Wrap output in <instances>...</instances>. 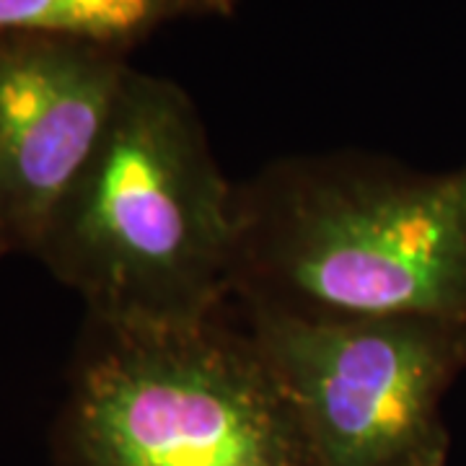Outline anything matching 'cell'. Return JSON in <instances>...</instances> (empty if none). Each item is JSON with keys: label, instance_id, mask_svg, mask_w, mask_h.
Listing matches in <instances>:
<instances>
[{"label": "cell", "instance_id": "2", "mask_svg": "<svg viewBox=\"0 0 466 466\" xmlns=\"http://www.w3.org/2000/svg\"><path fill=\"white\" fill-rule=\"evenodd\" d=\"M233 299L300 317L466 321V164L296 158L238 189Z\"/></svg>", "mask_w": 466, "mask_h": 466}, {"label": "cell", "instance_id": "6", "mask_svg": "<svg viewBox=\"0 0 466 466\" xmlns=\"http://www.w3.org/2000/svg\"><path fill=\"white\" fill-rule=\"evenodd\" d=\"M182 16H195L189 0H0V34L70 36L127 55Z\"/></svg>", "mask_w": 466, "mask_h": 466}, {"label": "cell", "instance_id": "4", "mask_svg": "<svg viewBox=\"0 0 466 466\" xmlns=\"http://www.w3.org/2000/svg\"><path fill=\"white\" fill-rule=\"evenodd\" d=\"M311 466H446L443 400L466 370V321L300 317L244 306Z\"/></svg>", "mask_w": 466, "mask_h": 466}, {"label": "cell", "instance_id": "8", "mask_svg": "<svg viewBox=\"0 0 466 466\" xmlns=\"http://www.w3.org/2000/svg\"><path fill=\"white\" fill-rule=\"evenodd\" d=\"M5 251H11V247H8V244H5V238L0 236V257H3Z\"/></svg>", "mask_w": 466, "mask_h": 466}, {"label": "cell", "instance_id": "5", "mask_svg": "<svg viewBox=\"0 0 466 466\" xmlns=\"http://www.w3.org/2000/svg\"><path fill=\"white\" fill-rule=\"evenodd\" d=\"M84 39L0 34V236L32 251L78 179L130 73Z\"/></svg>", "mask_w": 466, "mask_h": 466}, {"label": "cell", "instance_id": "3", "mask_svg": "<svg viewBox=\"0 0 466 466\" xmlns=\"http://www.w3.org/2000/svg\"><path fill=\"white\" fill-rule=\"evenodd\" d=\"M57 466H311L299 420L251 334L88 319L55 422Z\"/></svg>", "mask_w": 466, "mask_h": 466}, {"label": "cell", "instance_id": "7", "mask_svg": "<svg viewBox=\"0 0 466 466\" xmlns=\"http://www.w3.org/2000/svg\"><path fill=\"white\" fill-rule=\"evenodd\" d=\"M195 16L228 18L236 14V0H189Z\"/></svg>", "mask_w": 466, "mask_h": 466}, {"label": "cell", "instance_id": "1", "mask_svg": "<svg viewBox=\"0 0 466 466\" xmlns=\"http://www.w3.org/2000/svg\"><path fill=\"white\" fill-rule=\"evenodd\" d=\"M241 202L177 81L130 67L78 179L34 254L116 327H192L223 314Z\"/></svg>", "mask_w": 466, "mask_h": 466}]
</instances>
